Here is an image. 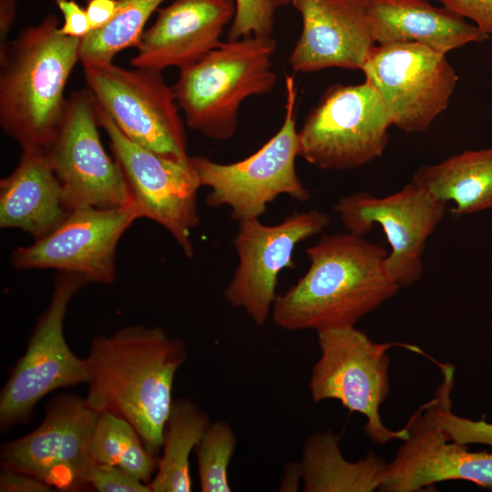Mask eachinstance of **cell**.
Masks as SVG:
<instances>
[{
  "label": "cell",
  "mask_w": 492,
  "mask_h": 492,
  "mask_svg": "<svg viewBox=\"0 0 492 492\" xmlns=\"http://www.w3.org/2000/svg\"><path fill=\"white\" fill-rule=\"evenodd\" d=\"M391 119L367 82L331 86L298 129V153L323 170L360 168L381 157Z\"/></svg>",
  "instance_id": "obj_7"
},
{
  "label": "cell",
  "mask_w": 492,
  "mask_h": 492,
  "mask_svg": "<svg viewBox=\"0 0 492 492\" xmlns=\"http://www.w3.org/2000/svg\"><path fill=\"white\" fill-rule=\"evenodd\" d=\"M285 113L280 129L256 152L242 160L222 164L202 156H190L200 187L210 191L206 203L227 206L239 222L260 219L267 205L285 194L307 201L311 193L297 175L298 129L295 126L297 87L292 76L285 77Z\"/></svg>",
  "instance_id": "obj_5"
},
{
  "label": "cell",
  "mask_w": 492,
  "mask_h": 492,
  "mask_svg": "<svg viewBox=\"0 0 492 492\" xmlns=\"http://www.w3.org/2000/svg\"><path fill=\"white\" fill-rule=\"evenodd\" d=\"M88 485L99 492H151L149 484L123 469L97 462L91 466Z\"/></svg>",
  "instance_id": "obj_30"
},
{
  "label": "cell",
  "mask_w": 492,
  "mask_h": 492,
  "mask_svg": "<svg viewBox=\"0 0 492 492\" xmlns=\"http://www.w3.org/2000/svg\"><path fill=\"white\" fill-rule=\"evenodd\" d=\"M137 205L80 208L68 213L53 231L10 254L17 270L53 269L111 284L117 275L116 251L125 231L140 219Z\"/></svg>",
  "instance_id": "obj_16"
},
{
  "label": "cell",
  "mask_w": 492,
  "mask_h": 492,
  "mask_svg": "<svg viewBox=\"0 0 492 492\" xmlns=\"http://www.w3.org/2000/svg\"><path fill=\"white\" fill-rule=\"evenodd\" d=\"M234 18L227 40L272 36L276 6L273 0H235Z\"/></svg>",
  "instance_id": "obj_29"
},
{
  "label": "cell",
  "mask_w": 492,
  "mask_h": 492,
  "mask_svg": "<svg viewBox=\"0 0 492 492\" xmlns=\"http://www.w3.org/2000/svg\"><path fill=\"white\" fill-rule=\"evenodd\" d=\"M438 396L408 420V436L388 463L379 491L416 492L436 483L466 480L492 487V453L470 451L449 439L438 419Z\"/></svg>",
  "instance_id": "obj_17"
},
{
  "label": "cell",
  "mask_w": 492,
  "mask_h": 492,
  "mask_svg": "<svg viewBox=\"0 0 492 492\" xmlns=\"http://www.w3.org/2000/svg\"><path fill=\"white\" fill-rule=\"evenodd\" d=\"M99 128L91 92L87 88L71 92L56 134L45 149L69 212L133 202L118 163L102 145Z\"/></svg>",
  "instance_id": "obj_10"
},
{
  "label": "cell",
  "mask_w": 492,
  "mask_h": 492,
  "mask_svg": "<svg viewBox=\"0 0 492 492\" xmlns=\"http://www.w3.org/2000/svg\"><path fill=\"white\" fill-rule=\"evenodd\" d=\"M16 1L0 0V56H4L10 43L8 34L16 18Z\"/></svg>",
  "instance_id": "obj_35"
},
{
  "label": "cell",
  "mask_w": 492,
  "mask_h": 492,
  "mask_svg": "<svg viewBox=\"0 0 492 492\" xmlns=\"http://www.w3.org/2000/svg\"><path fill=\"white\" fill-rule=\"evenodd\" d=\"M306 254L307 272L272 307V320L283 330L355 326L400 290L386 270L388 251L362 236L324 235Z\"/></svg>",
  "instance_id": "obj_2"
},
{
  "label": "cell",
  "mask_w": 492,
  "mask_h": 492,
  "mask_svg": "<svg viewBox=\"0 0 492 492\" xmlns=\"http://www.w3.org/2000/svg\"><path fill=\"white\" fill-rule=\"evenodd\" d=\"M276 48L272 36L222 41L180 68L172 88L187 126L212 139L231 138L242 102L276 86L272 67Z\"/></svg>",
  "instance_id": "obj_4"
},
{
  "label": "cell",
  "mask_w": 492,
  "mask_h": 492,
  "mask_svg": "<svg viewBox=\"0 0 492 492\" xmlns=\"http://www.w3.org/2000/svg\"><path fill=\"white\" fill-rule=\"evenodd\" d=\"M411 180L438 200L453 202L455 215L492 209V147L465 150L439 163L422 166Z\"/></svg>",
  "instance_id": "obj_23"
},
{
  "label": "cell",
  "mask_w": 492,
  "mask_h": 492,
  "mask_svg": "<svg viewBox=\"0 0 492 492\" xmlns=\"http://www.w3.org/2000/svg\"><path fill=\"white\" fill-rule=\"evenodd\" d=\"M237 436L223 420L210 422L195 446L198 475L202 492H231L228 468L232 459Z\"/></svg>",
  "instance_id": "obj_27"
},
{
  "label": "cell",
  "mask_w": 492,
  "mask_h": 492,
  "mask_svg": "<svg viewBox=\"0 0 492 492\" xmlns=\"http://www.w3.org/2000/svg\"><path fill=\"white\" fill-rule=\"evenodd\" d=\"M165 1L118 0L113 19L81 39L79 63L82 67L113 63L119 52L137 47L149 19Z\"/></svg>",
  "instance_id": "obj_26"
},
{
  "label": "cell",
  "mask_w": 492,
  "mask_h": 492,
  "mask_svg": "<svg viewBox=\"0 0 492 492\" xmlns=\"http://www.w3.org/2000/svg\"><path fill=\"white\" fill-rule=\"evenodd\" d=\"M300 466L304 492H372L383 485L388 463L373 452L356 462L347 460L339 437L328 430L305 440Z\"/></svg>",
  "instance_id": "obj_22"
},
{
  "label": "cell",
  "mask_w": 492,
  "mask_h": 492,
  "mask_svg": "<svg viewBox=\"0 0 492 492\" xmlns=\"http://www.w3.org/2000/svg\"><path fill=\"white\" fill-rule=\"evenodd\" d=\"M118 0H87L86 12L92 30L107 26L115 16Z\"/></svg>",
  "instance_id": "obj_34"
},
{
  "label": "cell",
  "mask_w": 492,
  "mask_h": 492,
  "mask_svg": "<svg viewBox=\"0 0 492 492\" xmlns=\"http://www.w3.org/2000/svg\"><path fill=\"white\" fill-rule=\"evenodd\" d=\"M47 15L24 28L0 56V126L22 150L46 149L62 121L81 39L62 35Z\"/></svg>",
  "instance_id": "obj_3"
},
{
  "label": "cell",
  "mask_w": 492,
  "mask_h": 492,
  "mask_svg": "<svg viewBox=\"0 0 492 492\" xmlns=\"http://www.w3.org/2000/svg\"><path fill=\"white\" fill-rule=\"evenodd\" d=\"M361 71L392 126L407 133L430 127L447 108L458 80L445 54L410 42L375 46Z\"/></svg>",
  "instance_id": "obj_12"
},
{
  "label": "cell",
  "mask_w": 492,
  "mask_h": 492,
  "mask_svg": "<svg viewBox=\"0 0 492 492\" xmlns=\"http://www.w3.org/2000/svg\"><path fill=\"white\" fill-rule=\"evenodd\" d=\"M87 283L80 275L57 272L48 306L2 388L1 432L27 424L36 405L51 392L87 383L86 360L73 353L64 334L68 304Z\"/></svg>",
  "instance_id": "obj_8"
},
{
  "label": "cell",
  "mask_w": 492,
  "mask_h": 492,
  "mask_svg": "<svg viewBox=\"0 0 492 492\" xmlns=\"http://www.w3.org/2000/svg\"><path fill=\"white\" fill-rule=\"evenodd\" d=\"M97 416L85 398L67 393L54 396L38 427L2 445V467L34 476L59 491L84 488L94 463L91 441Z\"/></svg>",
  "instance_id": "obj_13"
},
{
  "label": "cell",
  "mask_w": 492,
  "mask_h": 492,
  "mask_svg": "<svg viewBox=\"0 0 492 492\" xmlns=\"http://www.w3.org/2000/svg\"><path fill=\"white\" fill-rule=\"evenodd\" d=\"M375 44L417 43L441 54L489 38L474 24L429 0H365Z\"/></svg>",
  "instance_id": "obj_20"
},
{
  "label": "cell",
  "mask_w": 492,
  "mask_h": 492,
  "mask_svg": "<svg viewBox=\"0 0 492 492\" xmlns=\"http://www.w3.org/2000/svg\"><path fill=\"white\" fill-rule=\"evenodd\" d=\"M187 359L185 343L159 326L129 325L91 343L86 360L87 405L128 421L157 455L173 402L175 374Z\"/></svg>",
  "instance_id": "obj_1"
},
{
  "label": "cell",
  "mask_w": 492,
  "mask_h": 492,
  "mask_svg": "<svg viewBox=\"0 0 492 492\" xmlns=\"http://www.w3.org/2000/svg\"><path fill=\"white\" fill-rule=\"evenodd\" d=\"M55 4L63 16V24L59 26L62 35L82 39L92 31L86 9L76 1L55 0Z\"/></svg>",
  "instance_id": "obj_32"
},
{
  "label": "cell",
  "mask_w": 492,
  "mask_h": 492,
  "mask_svg": "<svg viewBox=\"0 0 492 492\" xmlns=\"http://www.w3.org/2000/svg\"><path fill=\"white\" fill-rule=\"evenodd\" d=\"M210 422L193 401L173 400L163 432L162 456L149 483L151 492L191 491L190 455Z\"/></svg>",
  "instance_id": "obj_24"
},
{
  "label": "cell",
  "mask_w": 492,
  "mask_h": 492,
  "mask_svg": "<svg viewBox=\"0 0 492 492\" xmlns=\"http://www.w3.org/2000/svg\"><path fill=\"white\" fill-rule=\"evenodd\" d=\"M91 456L94 462L116 466L146 484L153 478L159 461L128 421L109 412L98 413Z\"/></svg>",
  "instance_id": "obj_25"
},
{
  "label": "cell",
  "mask_w": 492,
  "mask_h": 492,
  "mask_svg": "<svg viewBox=\"0 0 492 492\" xmlns=\"http://www.w3.org/2000/svg\"><path fill=\"white\" fill-rule=\"evenodd\" d=\"M68 213L46 150H22L15 169L0 180V227L21 230L36 241Z\"/></svg>",
  "instance_id": "obj_21"
},
{
  "label": "cell",
  "mask_w": 492,
  "mask_h": 492,
  "mask_svg": "<svg viewBox=\"0 0 492 492\" xmlns=\"http://www.w3.org/2000/svg\"><path fill=\"white\" fill-rule=\"evenodd\" d=\"M83 72L97 104L127 138L171 159L190 157L175 93L162 71L110 63Z\"/></svg>",
  "instance_id": "obj_9"
},
{
  "label": "cell",
  "mask_w": 492,
  "mask_h": 492,
  "mask_svg": "<svg viewBox=\"0 0 492 492\" xmlns=\"http://www.w3.org/2000/svg\"><path fill=\"white\" fill-rule=\"evenodd\" d=\"M292 0H273V3L275 6L278 8L281 6H286V5H292Z\"/></svg>",
  "instance_id": "obj_36"
},
{
  "label": "cell",
  "mask_w": 492,
  "mask_h": 492,
  "mask_svg": "<svg viewBox=\"0 0 492 492\" xmlns=\"http://www.w3.org/2000/svg\"><path fill=\"white\" fill-rule=\"evenodd\" d=\"M329 225V216L318 210L294 212L275 225H265L260 219L239 222L232 241L239 264L224 290L226 301L244 311L256 325H264L278 295L280 272L295 266L296 246Z\"/></svg>",
  "instance_id": "obj_15"
},
{
  "label": "cell",
  "mask_w": 492,
  "mask_h": 492,
  "mask_svg": "<svg viewBox=\"0 0 492 492\" xmlns=\"http://www.w3.org/2000/svg\"><path fill=\"white\" fill-rule=\"evenodd\" d=\"M301 34L288 64L296 73L328 68L361 70L374 40L365 0H292Z\"/></svg>",
  "instance_id": "obj_18"
},
{
  "label": "cell",
  "mask_w": 492,
  "mask_h": 492,
  "mask_svg": "<svg viewBox=\"0 0 492 492\" xmlns=\"http://www.w3.org/2000/svg\"><path fill=\"white\" fill-rule=\"evenodd\" d=\"M446 205L411 180L383 198L364 191L343 197L334 210L346 232L364 237L375 225L382 228L391 248L387 272L403 288L421 278L426 241L444 219Z\"/></svg>",
  "instance_id": "obj_14"
},
{
  "label": "cell",
  "mask_w": 492,
  "mask_h": 492,
  "mask_svg": "<svg viewBox=\"0 0 492 492\" xmlns=\"http://www.w3.org/2000/svg\"><path fill=\"white\" fill-rule=\"evenodd\" d=\"M0 474L1 492H50L53 487L29 474L2 467Z\"/></svg>",
  "instance_id": "obj_33"
},
{
  "label": "cell",
  "mask_w": 492,
  "mask_h": 492,
  "mask_svg": "<svg viewBox=\"0 0 492 492\" xmlns=\"http://www.w3.org/2000/svg\"><path fill=\"white\" fill-rule=\"evenodd\" d=\"M456 15L468 19L484 34L492 36V0H435Z\"/></svg>",
  "instance_id": "obj_31"
},
{
  "label": "cell",
  "mask_w": 492,
  "mask_h": 492,
  "mask_svg": "<svg viewBox=\"0 0 492 492\" xmlns=\"http://www.w3.org/2000/svg\"><path fill=\"white\" fill-rule=\"evenodd\" d=\"M100 128L109 139L133 202L141 218L166 229L187 258L194 255L190 231L199 223L197 193L200 188L190 157L175 160L127 138L97 104Z\"/></svg>",
  "instance_id": "obj_11"
},
{
  "label": "cell",
  "mask_w": 492,
  "mask_h": 492,
  "mask_svg": "<svg viewBox=\"0 0 492 492\" xmlns=\"http://www.w3.org/2000/svg\"><path fill=\"white\" fill-rule=\"evenodd\" d=\"M317 340L321 354L309 381L313 400H336L364 415V431L377 445L405 440L407 428L389 429L379 412L390 391L388 350L395 343H375L355 326L318 331Z\"/></svg>",
  "instance_id": "obj_6"
},
{
  "label": "cell",
  "mask_w": 492,
  "mask_h": 492,
  "mask_svg": "<svg viewBox=\"0 0 492 492\" xmlns=\"http://www.w3.org/2000/svg\"><path fill=\"white\" fill-rule=\"evenodd\" d=\"M235 0H173L158 9L130 59L133 67L162 71L187 67L216 48L231 24Z\"/></svg>",
  "instance_id": "obj_19"
},
{
  "label": "cell",
  "mask_w": 492,
  "mask_h": 492,
  "mask_svg": "<svg viewBox=\"0 0 492 492\" xmlns=\"http://www.w3.org/2000/svg\"><path fill=\"white\" fill-rule=\"evenodd\" d=\"M442 382L436 394L438 396V419L447 437L463 445L484 444L492 447V424L456 415L452 411V391L455 368L452 364L441 367Z\"/></svg>",
  "instance_id": "obj_28"
}]
</instances>
